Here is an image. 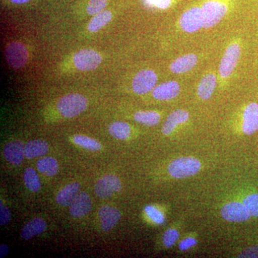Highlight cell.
<instances>
[{
    "mask_svg": "<svg viewBox=\"0 0 258 258\" xmlns=\"http://www.w3.org/2000/svg\"><path fill=\"white\" fill-rule=\"evenodd\" d=\"M37 168L40 172L48 176H55L58 171V163L55 158L45 157L37 161Z\"/></svg>",
    "mask_w": 258,
    "mask_h": 258,
    "instance_id": "cell-23",
    "label": "cell"
},
{
    "mask_svg": "<svg viewBox=\"0 0 258 258\" xmlns=\"http://www.w3.org/2000/svg\"><path fill=\"white\" fill-rule=\"evenodd\" d=\"M189 118V112L185 110L178 109L173 111L167 117L162 126V134L164 135H169L175 130L176 127L180 124L187 121Z\"/></svg>",
    "mask_w": 258,
    "mask_h": 258,
    "instance_id": "cell-16",
    "label": "cell"
},
{
    "mask_svg": "<svg viewBox=\"0 0 258 258\" xmlns=\"http://www.w3.org/2000/svg\"><path fill=\"white\" fill-rule=\"evenodd\" d=\"M243 204L251 216L258 217V193L252 194L246 197Z\"/></svg>",
    "mask_w": 258,
    "mask_h": 258,
    "instance_id": "cell-28",
    "label": "cell"
},
{
    "mask_svg": "<svg viewBox=\"0 0 258 258\" xmlns=\"http://www.w3.org/2000/svg\"><path fill=\"white\" fill-rule=\"evenodd\" d=\"M108 0H90L87 8V13L91 15H96L97 13L103 11L106 8Z\"/></svg>",
    "mask_w": 258,
    "mask_h": 258,
    "instance_id": "cell-29",
    "label": "cell"
},
{
    "mask_svg": "<svg viewBox=\"0 0 258 258\" xmlns=\"http://www.w3.org/2000/svg\"><path fill=\"white\" fill-rule=\"evenodd\" d=\"M242 128L246 135H252L258 130L257 103L252 102L244 108Z\"/></svg>",
    "mask_w": 258,
    "mask_h": 258,
    "instance_id": "cell-11",
    "label": "cell"
},
{
    "mask_svg": "<svg viewBox=\"0 0 258 258\" xmlns=\"http://www.w3.org/2000/svg\"><path fill=\"white\" fill-rule=\"evenodd\" d=\"M179 91L180 86L176 81H166L154 88L152 95L154 98L159 101H169L176 98Z\"/></svg>",
    "mask_w": 258,
    "mask_h": 258,
    "instance_id": "cell-12",
    "label": "cell"
},
{
    "mask_svg": "<svg viewBox=\"0 0 258 258\" xmlns=\"http://www.w3.org/2000/svg\"><path fill=\"white\" fill-rule=\"evenodd\" d=\"M179 237V232L175 229H169L166 230L163 235V242L166 247H170L175 243Z\"/></svg>",
    "mask_w": 258,
    "mask_h": 258,
    "instance_id": "cell-32",
    "label": "cell"
},
{
    "mask_svg": "<svg viewBox=\"0 0 258 258\" xmlns=\"http://www.w3.org/2000/svg\"><path fill=\"white\" fill-rule=\"evenodd\" d=\"M145 212L148 216L150 217L151 220L156 222L157 224H162L164 222V215L157 208L152 206V205H148L146 207Z\"/></svg>",
    "mask_w": 258,
    "mask_h": 258,
    "instance_id": "cell-31",
    "label": "cell"
},
{
    "mask_svg": "<svg viewBox=\"0 0 258 258\" xmlns=\"http://www.w3.org/2000/svg\"><path fill=\"white\" fill-rule=\"evenodd\" d=\"M98 215L101 221L102 230L108 232L119 221L121 213L118 209L106 205L100 208Z\"/></svg>",
    "mask_w": 258,
    "mask_h": 258,
    "instance_id": "cell-13",
    "label": "cell"
},
{
    "mask_svg": "<svg viewBox=\"0 0 258 258\" xmlns=\"http://www.w3.org/2000/svg\"><path fill=\"white\" fill-rule=\"evenodd\" d=\"M11 214L9 209L1 202L0 204V225L2 226L7 225L10 221Z\"/></svg>",
    "mask_w": 258,
    "mask_h": 258,
    "instance_id": "cell-33",
    "label": "cell"
},
{
    "mask_svg": "<svg viewBox=\"0 0 258 258\" xmlns=\"http://www.w3.org/2000/svg\"><path fill=\"white\" fill-rule=\"evenodd\" d=\"M24 182L27 188L33 192H37L41 187L39 176L32 168H28L24 173Z\"/></svg>",
    "mask_w": 258,
    "mask_h": 258,
    "instance_id": "cell-26",
    "label": "cell"
},
{
    "mask_svg": "<svg viewBox=\"0 0 258 258\" xmlns=\"http://www.w3.org/2000/svg\"><path fill=\"white\" fill-rule=\"evenodd\" d=\"M10 1L15 4H23V3H28L30 0H10Z\"/></svg>",
    "mask_w": 258,
    "mask_h": 258,
    "instance_id": "cell-37",
    "label": "cell"
},
{
    "mask_svg": "<svg viewBox=\"0 0 258 258\" xmlns=\"http://www.w3.org/2000/svg\"><path fill=\"white\" fill-rule=\"evenodd\" d=\"M121 187L119 178L113 174H107L97 181L94 189L98 198L105 199L110 198L114 192H118Z\"/></svg>",
    "mask_w": 258,
    "mask_h": 258,
    "instance_id": "cell-9",
    "label": "cell"
},
{
    "mask_svg": "<svg viewBox=\"0 0 258 258\" xmlns=\"http://www.w3.org/2000/svg\"><path fill=\"white\" fill-rule=\"evenodd\" d=\"M143 2L148 8L164 10L170 8L174 0H143Z\"/></svg>",
    "mask_w": 258,
    "mask_h": 258,
    "instance_id": "cell-30",
    "label": "cell"
},
{
    "mask_svg": "<svg viewBox=\"0 0 258 258\" xmlns=\"http://www.w3.org/2000/svg\"><path fill=\"white\" fill-rule=\"evenodd\" d=\"M111 12L108 10H103L100 13H97L94 17L91 19L88 25V30L91 32L99 31L103 27L106 26L107 24L112 20Z\"/></svg>",
    "mask_w": 258,
    "mask_h": 258,
    "instance_id": "cell-22",
    "label": "cell"
},
{
    "mask_svg": "<svg viewBox=\"0 0 258 258\" xmlns=\"http://www.w3.org/2000/svg\"><path fill=\"white\" fill-rule=\"evenodd\" d=\"M240 55L241 46L238 42H232L227 47L219 67V74L222 79L230 77L240 60Z\"/></svg>",
    "mask_w": 258,
    "mask_h": 258,
    "instance_id": "cell-4",
    "label": "cell"
},
{
    "mask_svg": "<svg viewBox=\"0 0 258 258\" xmlns=\"http://www.w3.org/2000/svg\"><path fill=\"white\" fill-rule=\"evenodd\" d=\"M201 169V163L191 157H180L171 161L168 170L172 177L183 179L195 175Z\"/></svg>",
    "mask_w": 258,
    "mask_h": 258,
    "instance_id": "cell-3",
    "label": "cell"
},
{
    "mask_svg": "<svg viewBox=\"0 0 258 258\" xmlns=\"http://www.w3.org/2000/svg\"><path fill=\"white\" fill-rule=\"evenodd\" d=\"M157 75L152 70H143L134 76L132 88L137 94L143 95L152 91L157 82Z\"/></svg>",
    "mask_w": 258,
    "mask_h": 258,
    "instance_id": "cell-8",
    "label": "cell"
},
{
    "mask_svg": "<svg viewBox=\"0 0 258 258\" xmlns=\"http://www.w3.org/2000/svg\"><path fill=\"white\" fill-rule=\"evenodd\" d=\"M81 188V185L78 182H73L66 185L57 193L56 201L61 206H71L77 196Z\"/></svg>",
    "mask_w": 258,
    "mask_h": 258,
    "instance_id": "cell-18",
    "label": "cell"
},
{
    "mask_svg": "<svg viewBox=\"0 0 258 258\" xmlns=\"http://www.w3.org/2000/svg\"><path fill=\"white\" fill-rule=\"evenodd\" d=\"M134 118L136 121L147 125H157L161 119L160 114L156 111H137Z\"/></svg>",
    "mask_w": 258,
    "mask_h": 258,
    "instance_id": "cell-25",
    "label": "cell"
},
{
    "mask_svg": "<svg viewBox=\"0 0 258 258\" xmlns=\"http://www.w3.org/2000/svg\"><path fill=\"white\" fill-rule=\"evenodd\" d=\"M87 106V98L79 93L66 95L57 103L59 113L66 118L77 116L86 109Z\"/></svg>",
    "mask_w": 258,
    "mask_h": 258,
    "instance_id": "cell-2",
    "label": "cell"
},
{
    "mask_svg": "<svg viewBox=\"0 0 258 258\" xmlns=\"http://www.w3.org/2000/svg\"><path fill=\"white\" fill-rule=\"evenodd\" d=\"M5 55L10 66L15 69L23 67L28 58L26 47L19 42H13L8 44L5 48Z\"/></svg>",
    "mask_w": 258,
    "mask_h": 258,
    "instance_id": "cell-7",
    "label": "cell"
},
{
    "mask_svg": "<svg viewBox=\"0 0 258 258\" xmlns=\"http://www.w3.org/2000/svg\"><path fill=\"white\" fill-rule=\"evenodd\" d=\"M74 142L80 147L85 148L89 151H98L101 149V144L96 139L90 138L84 135H76L74 137Z\"/></svg>",
    "mask_w": 258,
    "mask_h": 258,
    "instance_id": "cell-27",
    "label": "cell"
},
{
    "mask_svg": "<svg viewBox=\"0 0 258 258\" xmlns=\"http://www.w3.org/2000/svg\"><path fill=\"white\" fill-rule=\"evenodd\" d=\"M217 85V77L215 74L210 73L205 75L200 81L198 88V96L201 99L208 100L215 91Z\"/></svg>",
    "mask_w": 258,
    "mask_h": 258,
    "instance_id": "cell-20",
    "label": "cell"
},
{
    "mask_svg": "<svg viewBox=\"0 0 258 258\" xmlns=\"http://www.w3.org/2000/svg\"><path fill=\"white\" fill-rule=\"evenodd\" d=\"M239 257H258V246H252L248 247L242 252L238 256Z\"/></svg>",
    "mask_w": 258,
    "mask_h": 258,
    "instance_id": "cell-34",
    "label": "cell"
},
{
    "mask_svg": "<svg viewBox=\"0 0 258 258\" xmlns=\"http://www.w3.org/2000/svg\"><path fill=\"white\" fill-rule=\"evenodd\" d=\"M198 61V56L194 53L180 56L171 62L170 71L176 74H184L191 71L196 66Z\"/></svg>",
    "mask_w": 258,
    "mask_h": 258,
    "instance_id": "cell-17",
    "label": "cell"
},
{
    "mask_svg": "<svg viewBox=\"0 0 258 258\" xmlns=\"http://www.w3.org/2000/svg\"><path fill=\"white\" fill-rule=\"evenodd\" d=\"M108 132L114 138L124 140L130 136L131 127L125 122L115 121L109 125Z\"/></svg>",
    "mask_w": 258,
    "mask_h": 258,
    "instance_id": "cell-24",
    "label": "cell"
},
{
    "mask_svg": "<svg viewBox=\"0 0 258 258\" xmlns=\"http://www.w3.org/2000/svg\"><path fill=\"white\" fill-rule=\"evenodd\" d=\"M101 62L102 57L99 52L91 49L78 51L74 56L75 66L80 71H92L97 69Z\"/></svg>",
    "mask_w": 258,
    "mask_h": 258,
    "instance_id": "cell-6",
    "label": "cell"
},
{
    "mask_svg": "<svg viewBox=\"0 0 258 258\" xmlns=\"http://www.w3.org/2000/svg\"><path fill=\"white\" fill-rule=\"evenodd\" d=\"M8 252H9V247H8V245L2 244L0 245V257H5L8 254Z\"/></svg>",
    "mask_w": 258,
    "mask_h": 258,
    "instance_id": "cell-36",
    "label": "cell"
},
{
    "mask_svg": "<svg viewBox=\"0 0 258 258\" xmlns=\"http://www.w3.org/2000/svg\"><path fill=\"white\" fill-rule=\"evenodd\" d=\"M47 225L45 220L35 217L28 222L21 231V237L24 240H30L32 237L42 233L46 230Z\"/></svg>",
    "mask_w": 258,
    "mask_h": 258,
    "instance_id": "cell-19",
    "label": "cell"
},
{
    "mask_svg": "<svg viewBox=\"0 0 258 258\" xmlns=\"http://www.w3.org/2000/svg\"><path fill=\"white\" fill-rule=\"evenodd\" d=\"M92 208V202L89 195L83 191L78 194L71 205L70 213L74 217H82L87 215Z\"/></svg>",
    "mask_w": 258,
    "mask_h": 258,
    "instance_id": "cell-14",
    "label": "cell"
},
{
    "mask_svg": "<svg viewBox=\"0 0 258 258\" xmlns=\"http://www.w3.org/2000/svg\"><path fill=\"white\" fill-rule=\"evenodd\" d=\"M179 25L183 31L193 33L204 26L201 7L193 6L185 10L179 19Z\"/></svg>",
    "mask_w": 258,
    "mask_h": 258,
    "instance_id": "cell-5",
    "label": "cell"
},
{
    "mask_svg": "<svg viewBox=\"0 0 258 258\" xmlns=\"http://www.w3.org/2000/svg\"><path fill=\"white\" fill-rule=\"evenodd\" d=\"M198 242L192 237H189V238L185 239V240L181 241L179 244V249L181 250H186V249L196 245Z\"/></svg>",
    "mask_w": 258,
    "mask_h": 258,
    "instance_id": "cell-35",
    "label": "cell"
},
{
    "mask_svg": "<svg viewBox=\"0 0 258 258\" xmlns=\"http://www.w3.org/2000/svg\"><path fill=\"white\" fill-rule=\"evenodd\" d=\"M222 216L225 220L230 222H244L248 220L250 214L243 203L232 202L222 208Z\"/></svg>",
    "mask_w": 258,
    "mask_h": 258,
    "instance_id": "cell-10",
    "label": "cell"
},
{
    "mask_svg": "<svg viewBox=\"0 0 258 258\" xmlns=\"http://www.w3.org/2000/svg\"><path fill=\"white\" fill-rule=\"evenodd\" d=\"M200 7L203 14V28L207 29L220 23L229 10L226 0H205Z\"/></svg>",
    "mask_w": 258,
    "mask_h": 258,
    "instance_id": "cell-1",
    "label": "cell"
},
{
    "mask_svg": "<svg viewBox=\"0 0 258 258\" xmlns=\"http://www.w3.org/2000/svg\"><path fill=\"white\" fill-rule=\"evenodd\" d=\"M49 147L46 142L41 139L30 141L25 147V157L34 159L45 155L48 151Z\"/></svg>",
    "mask_w": 258,
    "mask_h": 258,
    "instance_id": "cell-21",
    "label": "cell"
},
{
    "mask_svg": "<svg viewBox=\"0 0 258 258\" xmlns=\"http://www.w3.org/2000/svg\"><path fill=\"white\" fill-rule=\"evenodd\" d=\"M25 147L20 141L9 142L4 148L5 159L14 165H20L25 157Z\"/></svg>",
    "mask_w": 258,
    "mask_h": 258,
    "instance_id": "cell-15",
    "label": "cell"
}]
</instances>
